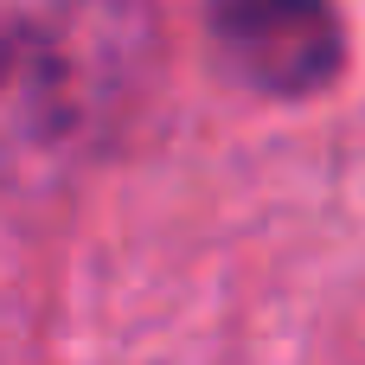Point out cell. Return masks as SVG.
<instances>
[{"instance_id":"6da1fadb","label":"cell","mask_w":365,"mask_h":365,"mask_svg":"<svg viewBox=\"0 0 365 365\" xmlns=\"http://www.w3.org/2000/svg\"><path fill=\"white\" fill-rule=\"evenodd\" d=\"M212 51L257 96H314L340 71L327 0H212Z\"/></svg>"}]
</instances>
